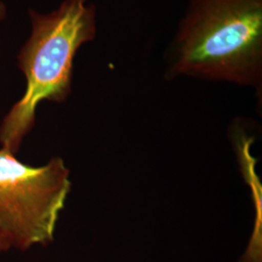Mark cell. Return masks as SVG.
<instances>
[{"instance_id":"cell-1","label":"cell","mask_w":262,"mask_h":262,"mask_svg":"<svg viewBox=\"0 0 262 262\" xmlns=\"http://www.w3.org/2000/svg\"><path fill=\"white\" fill-rule=\"evenodd\" d=\"M178 75L260 84L262 0H192L170 52Z\"/></svg>"},{"instance_id":"cell-2","label":"cell","mask_w":262,"mask_h":262,"mask_svg":"<svg viewBox=\"0 0 262 262\" xmlns=\"http://www.w3.org/2000/svg\"><path fill=\"white\" fill-rule=\"evenodd\" d=\"M86 2L64 0L49 14L29 11L31 33L18 56L27 89L0 124L1 148L16 155L34 126L38 105L63 102L71 94L76 53L96 33L95 8Z\"/></svg>"},{"instance_id":"cell-3","label":"cell","mask_w":262,"mask_h":262,"mask_svg":"<svg viewBox=\"0 0 262 262\" xmlns=\"http://www.w3.org/2000/svg\"><path fill=\"white\" fill-rule=\"evenodd\" d=\"M70 189V171L60 158L33 167L1 148L0 234L19 251L51 243Z\"/></svg>"},{"instance_id":"cell-4","label":"cell","mask_w":262,"mask_h":262,"mask_svg":"<svg viewBox=\"0 0 262 262\" xmlns=\"http://www.w3.org/2000/svg\"><path fill=\"white\" fill-rule=\"evenodd\" d=\"M11 249L8 241L0 234V254L4 252H7Z\"/></svg>"},{"instance_id":"cell-5","label":"cell","mask_w":262,"mask_h":262,"mask_svg":"<svg viewBox=\"0 0 262 262\" xmlns=\"http://www.w3.org/2000/svg\"><path fill=\"white\" fill-rule=\"evenodd\" d=\"M7 15V9H6V6L5 4L0 1V19H3Z\"/></svg>"}]
</instances>
